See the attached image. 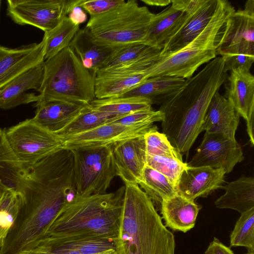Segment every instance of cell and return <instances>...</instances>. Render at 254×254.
I'll return each mask as SVG.
<instances>
[{"instance_id": "6da1fadb", "label": "cell", "mask_w": 254, "mask_h": 254, "mask_svg": "<svg viewBox=\"0 0 254 254\" xmlns=\"http://www.w3.org/2000/svg\"><path fill=\"white\" fill-rule=\"evenodd\" d=\"M222 57H216L160 105L162 130L171 144L188 156L201 127L209 105L227 78Z\"/></svg>"}, {"instance_id": "7a4b0ae2", "label": "cell", "mask_w": 254, "mask_h": 254, "mask_svg": "<svg viewBox=\"0 0 254 254\" xmlns=\"http://www.w3.org/2000/svg\"><path fill=\"white\" fill-rule=\"evenodd\" d=\"M117 237V254H175L173 234L138 185L125 184Z\"/></svg>"}, {"instance_id": "3957f363", "label": "cell", "mask_w": 254, "mask_h": 254, "mask_svg": "<svg viewBox=\"0 0 254 254\" xmlns=\"http://www.w3.org/2000/svg\"><path fill=\"white\" fill-rule=\"evenodd\" d=\"M125 190L124 186L115 192L76 195L60 210L45 237L56 241L92 238L115 241Z\"/></svg>"}, {"instance_id": "277c9868", "label": "cell", "mask_w": 254, "mask_h": 254, "mask_svg": "<svg viewBox=\"0 0 254 254\" xmlns=\"http://www.w3.org/2000/svg\"><path fill=\"white\" fill-rule=\"evenodd\" d=\"M236 10L226 0H217L214 14L203 30L182 48L161 56L146 69V78L167 76L185 79L192 77L201 65L216 57L218 36L229 17Z\"/></svg>"}, {"instance_id": "5b68a950", "label": "cell", "mask_w": 254, "mask_h": 254, "mask_svg": "<svg viewBox=\"0 0 254 254\" xmlns=\"http://www.w3.org/2000/svg\"><path fill=\"white\" fill-rule=\"evenodd\" d=\"M44 75L36 103L60 100L90 103L95 99V75L69 46L43 63Z\"/></svg>"}, {"instance_id": "8992f818", "label": "cell", "mask_w": 254, "mask_h": 254, "mask_svg": "<svg viewBox=\"0 0 254 254\" xmlns=\"http://www.w3.org/2000/svg\"><path fill=\"white\" fill-rule=\"evenodd\" d=\"M154 14L135 0H129L105 13L90 17L84 28L94 42L103 46L146 44L148 26Z\"/></svg>"}, {"instance_id": "52a82bcc", "label": "cell", "mask_w": 254, "mask_h": 254, "mask_svg": "<svg viewBox=\"0 0 254 254\" xmlns=\"http://www.w3.org/2000/svg\"><path fill=\"white\" fill-rule=\"evenodd\" d=\"M77 195L106 193L117 176L112 146L71 150Z\"/></svg>"}, {"instance_id": "ba28073f", "label": "cell", "mask_w": 254, "mask_h": 254, "mask_svg": "<svg viewBox=\"0 0 254 254\" xmlns=\"http://www.w3.org/2000/svg\"><path fill=\"white\" fill-rule=\"evenodd\" d=\"M6 139L18 159L31 166L62 147L63 140L27 119L5 131Z\"/></svg>"}, {"instance_id": "9c48e42d", "label": "cell", "mask_w": 254, "mask_h": 254, "mask_svg": "<svg viewBox=\"0 0 254 254\" xmlns=\"http://www.w3.org/2000/svg\"><path fill=\"white\" fill-rule=\"evenodd\" d=\"M79 0H7V15L16 23L47 32L68 15Z\"/></svg>"}, {"instance_id": "30bf717a", "label": "cell", "mask_w": 254, "mask_h": 254, "mask_svg": "<svg viewBox=\"0 0 254 254\" xmlns=\"http://www.w3.org/2000/svg\"><path fill=\"white\" fill-rule=\"evenodd\" d=\"M216 55L220 57L254 55V0L235 10L226 20L218 36Z\"/></svg>"}, {"instance_id": "8fae6325", "label": "cell", "mask_w": 254, "mask_h": 254, "mask_svg": "<svg viewBox=\"0 0 254 254\" xmlns=\"http://www.w3.org/2000/svg\"><path fill=\"white\" fill-rule=\"evenodd\" d=\"M243 150L236 139L224 134L205 131L188 167H209L222 169L230 173L235 165L243 161Z\"/></svg>"}, {"instance_id": "7c38bea8", "label": "cell", "mask_w": 254, "mask_h": 254, "mask_svg": "<svg viewBox=\"0 0 254 254\" xmlns=\"http://www.w3.org/2000/svg\"><path fill=\"white\" fill-rule=\"evenodd\" d=\"M217 3V0H190L183 21L164 44L160 56L177 51L194 39L210 21Z\"/></svg>"}, {"instance_id": "4fadbf2b", "label": "cell", "mask_w": 254, "mask_h": 254, "mask_svg": "<svg viewBox=\"0 0 254 254\" xmlns=\"http://www.w3.org/2000/svg\"><path fill=\"white\" fill-rule=\"evenodd\" d=\"M112 149L117 176L125 185H138L147 165L144 135L116 143Z\"/></svg>"}, {"instance_id": "5bb4252c", "label": "cell", "mask_w": 254, "mask_h": 254, "mask_svg": "<svg viewBox=\"0 0 254 254\" xmlns=\"http://www.w3.org/2000/svg\"><path fill=\"white\" fill-rule=\"evenodd\" d=\"M153 126L136 127L108 123L62 139V147L72 150L111 146L127 139L144 135Z\"/></svg>"}, {"instance_id": "9a60e30c", "label": "cell", "mask_w": 254, "mask_h": 254, "mask_svg": "<svg viewBox=\"0 0 254 254\" xmlns=\"http://www.w3.org/2000/svg\"><path fill=\"white\" fill-rule=\"evenodd\" d=\"M225 97L246 123L252 145L254 144V76L250 71L234 69L226 80Z\"/></svg>"}, {"instance_id": "2e32d148", "label": "cell", "mask_w": 254, "mask_h": 254, "mask_svg": "<svg viewBox=\"0 0 254 254\" xmlns=\"http://www.w3.org/2000/svg\"><path fill=\"white\" fill-rule=\"evenodd\" d=\"M45 40L14 49L0 46V91L16 77L45 61Z\"/></svg>"}, {"instance_id": "e0dca14e", "label": "cell", "mask_w": 254, "mask_h": 254, "mask_svg": "<svg viewBox=\"0 0 254 254\" xmlns=\"http://www.w3.org/2000/svg\"><path fill=\"white\" fill-rule=\"evenodd\" d=\"M225 174L222 169L187 166L179 180L177 193L192 201L199 197H207L223 187Z\"/></svg>"}, {"instance_id": "ac0fdd59", "label": "cell", "mask_w": 254, "mask_h": 254, "mask_svg": "<svg viewBox=\"0 0 254 254\" xmlns=\"http://www.w3.org/2000/svg\"><path fill=\"white\" fill-rule=\"evenodd\" d=\"M89 104L60 100L36 103V114L31 119L39 127L56 134L77 117Z\"/></svg>"}, {"instance_id": "d6986e66", "label": "cell", "mask_w": 254, "mask_h": 254, "mask_svg": "<svg viewBox=\"0 0 254 254\" xmlns=\"http://www.w3.org/2000/svg\"><path fill=\"white\" fill-rule=\"evenodd\" d=\"M190 3V0H172L167 8L154 14L148 26L146 44L162 50L183 21Z\"/></svg>"}, {"instance_id": "ffe728a7", "label": "cell", "mask_w": 254, "mask_h": 254, "mask_svg": "<svg viewBox=\"0 0 254 254\" xmlns=\"http://www.w3.org/2000/svg\"><path fill=\"white\" fill-rule=\"evenodd\" d=\"M43 63L22 73L0 91V108L10 109L22 104L37 102L38 95L26 92L41 86L44 75Z\"/></svg>"}, {"instance_id": "44dd1931", "label": "cell", "mask_w": 254, "mask_h": 254, "mask_svg": "<svg viewBox=\"0 0 254 254\" xmlns=\"http://www.w3.org/2000/svg\"><path fill=\"white\" fill-rule=\"evenodd\" d=\"M240 117L228 99L217 92L207 110L201 132L220 133L235 139Z\"/></svg>"}, {"instance_id": "7402d4cb", "label": "cell", "mask_w": 254, "mask_h": 254, "mask_svg": "<svg viewBox=\"0 0 254 254\" xmlns=\"http://www.w3.org/2000/svg\"><path fill=\"white\" fill-rule=\"evenodd\" d=\"M160 208L166 227L186 233L194 227L201 206L177 193L163 200Z\"/></svg>"}, {"instance_id": "603a6c76", "label": "cell", "mask_w": 254, "mask_h": 254, "mask_svg": "<svg viewBox=\"0 0 254 254\" xmlns=\"http://www.w3.org/2000/svg\"><path fill=\"white\" fill-rule=\"evenodd\" d=\"M185 79L167 76L148 78L118 97H141L149 100L152 105H162L185 84Z\"/></svg>"}, {"instance_id": "cb8c5ba5", "label": "cell", "mask_w": 254, "mask_h": 254, "mask_svg": "<svg viewBox=\"0 0 254 254\" xmlns=\"http://www.w3.org/2000/svg\"><path fill=\"white\" fill-rule=\"evenodd\" d=\"M5 130L0 128V187L21 193L30 166L16 157L6 139Z\"/></svg>"}, {"instance_id": "d4e9b609", "label": "cell", "mask_w": 254, "mask_h": 254, "mask_svg": "<svg viewBox=\"0 0 254 254\" xmlns=\"http://www.w3.org/2000/svg\"><path fill=\"white\" fill-rule=\"evenodd\" d=\"M225 193L214 204L218 208H229L241 214L254 208V178L243 176L223 186Z\"/></svg>"}, {"instance_id": "484cf974", "label": "cell", "mask_w": 254, "mask_h": 254, "mask_svg": "<svg viewBox=\"0 0 254 254\" xmlns=\"http://www.w3.org/2000/svg\"><path fill=\"white\" fill-rule=\"evenodd\" d=\"M69 46L83 66L95 75L116 48L97 44L91 39L85 28L79 29Z\"/></svg>"}, {"instance_id": "4316f807", "label": "cell", "mask_w": 254, "mask_h": 254, "mask_svg": "<svg viewBox=\"0 0 254 254\" xmlns=\"http://www.w3.org/2000/svg\"><path fill=\"white\" fill-rule=\"evenodd\" d=\"M161 51L144 43H133L116 47L99 69L123 66L159 57Z\"/></svg>"}, {"instance_id": "83f0119b", "label": "cell", "mask_w": 254, "mask_h": 254, "mask_svg": "<svg viewBox=\"0 0 254 254\" xmlns=\"http://www.w3.org/2000/svg\"><path fill=\"white\" fill-rule=\"evenodd\" d=\"M90 105L94 110L116 118L136 111L152 109V104L149 100L135 97L95 99L90 103Z\"/></svg>"}, {"instance_id": "f1b7e54d", "label": "cell", "mask_w": 254, "mask_h": 254, "mask_svg": "<svg viewBox=\"0 0 254 254\" xmlns=\"http://www.w3.org/2000/svg\"><path fill=\"white\" fill-rule=\"evenodd\" d=\"M138 185L152 201L155 207L177 193L176 187L166 177L146 165Z\"/></svg>"}, {"instance_id": "f546056e", "label": "cell", "mask_w": 254, "mask_h": 254, "mask_svg": "<svg viewBox=\"0 0 254 254\" xmlns=\"http://www.w3.org/2000/svg\"><path fill=\"white\" fill-rule=\"evenodd\" d=\"M79 29V25L74 24L66 16L55 27L44 33L45 60L68 47Z\"/></svg>"}, {"instance_id": "4dcf8cb0", "label": "cell", "mask_w": 254, "mask_h": 254, "mask_svg": "<svg viewBox=\"0 0 254 254\" xmlns=\"http://www.w3.org/2000/svg\"><path fill=\"white\" fill-rule=\"evenodd\" d=\"M116 118L93 109L89 105L65 127L56 134L63 139L110 123Z\"/></svg>"}, {"instance_id": "1f68e13d", "label": "cell", "mask_w": 254, "mask_h": 254, "mask_svg": "<svg viewBox=\"0 0 254 254\" xmlns=\"http://www.w3.org/2000/svg\"><path fill=\"white\" fill-rule=\"evenodd\" d=\"M44 240L56 247L73 250L80 254H117L115 242L110 239L92 238L56 241L45 237Z\"/></svg>"}, {"instance_id": "d6a6232c", "label": "cell", "mask_w": 254, "mask_h": 254, "mask_svg": "<svg viewBox=\"0 0 254 254\" xmlns=\"http://www.w3.org/2000/svg\"><path fill=\"white\" fill-rule=\"evenodd\" d=\"M22 198L20 193L8 190L0 199V248L17 217Z\"/></svg>"}, {"instance_id": "836d02e7", "label": "cell", "mask_w": 254, "mask_h": 254, "mask_svg": "<svg viewBox=\"0 0 254 254\" xmlns=\"http://www.w3.org/2000/svg\"><path fill=\"white\" fill-rule=\"evenodd\" d=\"M231 247H243L254 253V208L241 214L230 235Z\"/></svg>"}, {"instance_id": "e575fe53", "label": "cell", "mask_w": 254, "mask_h": 254, "mask_svg": "<svg viewBox=\"0 0 254 254\" xmlns=\"http://www.w3.org/2000/svg\"><path fill=\"white\" fill-rule=\"evenodd\" d=\"M147 156H163L183 160L182 155L171 144L167 136L154 126L144 134Z\"/></svg>"}, {"instance_id": "d590c367", "label": "cell", "mask_w": 254, "mask_h": 254, "mask_svg": "<svg viewBox=\"0 0 254 254\" xmlns=\"http://www.w3.org/2000/svg\"><path fill=\"white\" fill-rule=\"evenodd\" d=\"M147 165L168 178L176 188L182 172L187 167L183 160L163 156H147Z\"/></svg>"}, {"instance_id": "8d00e7d4", "label": "cell", "mask_w": 254, "mask_h": 254, "mask_svg": "<svg viewBox=\"0 0 254 254\" xmlns=\"http://www.w3.org/2000/svg\"><path fill=\"white\" fill-rule=\"evenodd\" d=\"M163 118V114L160 110L155 111L151 109L119 117L110 123L130 127H150L156 122H162Z\"/></svg>"}, {"instance_id": "74e56055", "label": "cell", "mask_w": 254, "mask_h": 254, "mask_svg": "<svg viewBox=\"0 0 254 254\" xmlns=\"http://www.w3.org/2000/svg\"><path fill=\"white\" fill-rule=\"evenodd\" d=\"M124 0H79L78 6L89 13L90 17L105 13L124 3Z\"/></svg>"}, {"instance_id": "f35d334b", "label": "cell", "mask_w": 254, "mask_h": 254, "mask_svg": "<svg viewBox=\"0 0 254 254\" xmlns=\"http://www.w3.org/2000/svg\"><path fill=\"white\" fill-rule=\"evenodd\" d=\"M221 57L224 60L225 68L227 72L234 69L250 71L254 62V55L238 54Z\"/></svg>"}, {"instance_id": "ab89813d", "label": "cell", "mask_w": 254, "mask_h": 254, "mask_svg": "<svg viewBox=\"0 0 254 254\" xmlns=\"http://www.w3.org/2000/svg\"><path fill=\"white\" fill-rule=\"evenodd\" d=\"M205 254H235L229 247L226 246L216 237L209 244Z\"/></svg>"}, {"instance_id": "60d3db41", "label": "cell", "mask_w": 254, "mask_h": 254, "mask_svg": "<svg viewBox=\"0 0 254 254\" xmlns=\"http://www.w3.org/2000/svg\"><path fill=\"white\" fill-rule=\"evenodd\" d=\"M67 17L74 24L77 25L85 22L87 18L86 12L78 6V3L71 9Z\"/></svg>"}, {"instance_id": "b9f144b4", "label": "cell", "mask_w": 254, "mask_h": 254, "mask_svg": "<svg viewBox=\"0 0 254 254\" xmlns=\"http://www.w3.org/2000/svg\"><path fill=\"white\" fill-rule=\"evenodd\" d=\"M141 1L146 4L156 6H165L169 5L171 3L170 0H141Z\"/></svg>"}, {"instance_id": "7bdbcfd3", "label": "cell", "mask_w": 254, "mask_h": 254, "mask_svg": "<svg viewBox=\"0 0 254 254\" xmlns=\"http://www.w3.org/2000/svg\"><path fill=\"white\" fill-rule=\"evenodd\" d=\"M7 190H8L0 187V199Z\"/></svg>"}, {"instance_id": "ee69618b", "label": "cell", "mask_w": 254, "mask_h": 254, "mask_svg": "<svg viewBox=\"0 0 254 254\" xmlns=\"http://www.w3.org/2000/svg\"><path fill=\"white\" fill-rule=\"evenodd\" d=\"M246 254H254V253H249L248 252Z\"/></svg>"}, {"instance_id": "f6af8a7d", "label": "cell", "mask_w": 254, "mask_h": 254, "mask_svg": "<svg viewBox=\"0 0 254 254\" xmlns=\"http://www.w3.org/2000/svg\"><path fill=\"white\" fill-rule=\"evenodd\" d=\"M0 4H1V0H0Z\"/></svg>"}]
</instances>
